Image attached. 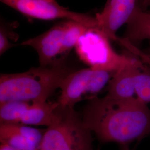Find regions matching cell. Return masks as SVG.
Listing matches in <instances>:
<instances>
[{
    "label": "cell",
    "instance_id": "6da1fadb",
    "mask_svg": "<svg viewBox=\"0 0 150 150\" xmlns=\"http://www.w3.org/2000/svg\"><path fill=\"white\" fill-rule=\"evenodd\" d=\"M81 117L86 127L103 142L127 145L150 134V109L136 97H96L89 100Z\"/></svg>",
    "mask_w": 150,
    "mask_h": 150
},
{
    "label": "cell",
    "instance_id": "7a4b0ae2",
    "mask_svg": "<svg viewBox=\"0 0 150 150\" xmlns=\"http://www.w3.org/2000/svg\"><path fill=\"white\" fill-rule=\"evenodd\" d=\"M75 70L66 56L51 64L40 65L24 72L1 74L0 104L17 101L46 102Z\"/></svg>",
    "mask_w": 150,
    "mask_h": 150
},
{
    "label": "cell",
    "instance_id": "3957f363",
    "mask_svg": "<svg viewBox=\"0 0 150 150\" xmlns=\"http://www.w3.org/2000/svg\"><path fill=\"white\" fill-rule=\"evenodd\" d=\"M39 150H94L92 132L74 108L59 104L52 122L43 132Z\"/></svg>",
    "mask_w": 150,
    "mask_h": 150
},
{
    "label": "cell",
    "instance_id": "277c9868",
    "mask_svg": "<svg viewBox=\"0 0 150 150\" xmlns=\"http://www.w3.org/2000/svg\"><path fill=\"white\" fill-rule=\"evenodd\" d=\"M110 39L98 28H89L75 46L79 58L94 70L115 73L137 58L117 53Z\"/></svg>",
    "mask_w": 150,
    "mask_h": 150
},
{
    "label": "cell",
    "instance_id": "5b68a950",
    "mask_svg": "<svg viewBox=\"0 0 150 150\" xmlns=\"http://www.w3.org/2000/svg\"><path fill=\"white\" fill-rule=\"evenodd\" d=\"M113 74L91 67L75 70L61 86V93L57 102L61 106L74 108L78 102L90 100L107 85Z\"/></svg>",
    "mask_w": 150,
    "mask_h": 150
},
{
    "label": "cell",
    "instance_id": "8992f818",
    "mask_svg": "<svg viewBox=\"0 0 150 150\" xmlns=\"http://www.w3.org/2000/svg\"><path fill=\"white\" fill-rule=\"evenodd\" d=\"M1 1L4 4L28 17L45 20H72L80 22L89 28H98L95 17L70 11L59 5L57 2L47 0Z\"/></svg>",
    "mask_w": 150,
    "mask_h": 150
},
{
    "label": "cell",
    "instance_id": "52a82bcc",
    "mask_svg": "<svg viewBox=\"0 0 150 150\" xmlns=\"http://www.w3.org/2000/svg\"><path fill=\"white\" fill-rule=\"evenodd\" d=\"M139 0H107L102 11L95 16L98 30L110 40L118 41L116 32L129 21Z\"/></svg>",
    "mask_w": 150,
    "mask_h": 150
},
{
    "label": "cell",
    "instance_id": "ba28073f",
    "mask_svg": "<svg viewBox=\"0 0 150 150\" xmlns=\"http://www.w3.org/2000/svg\"><path fill=\"white\" fill-rule=\"evenodd\" d=\"M65 22L57 23L43 33L21 43L36 51L40 66L51 64L61 55Z\"/></svg>",
    "mask_w": 150,
    "mask_h": 150
},
{
    "label": "cell",
    "instance_id": "9c48e42d",
    "mask_svg": "<svg viewBox=\"0 0 150 150\" xmlns=\"http://www.w3.org/2000/svg\"><path fill=\"white\" fill-rule=\"evenodd\" d=\"M43 132L21 123H1L0 141L16 150H39Z\"/></svg>",
    "mask_w": 150,
    "mask_h": 150
},
{
    "label": "cell",
    "instance_id": "30bf717a",
    "mask_svg": "<svg viewBox=\"0 0 150 150\" xmlns=\"http://www.w3.org/2000/svg\"><path fill=\"white\" fill-rule=\"evenodd\" d=\"M144 66L142 62L136 59L115 72L108 83L107 95L122 99L135 97L134 76L137 70Z\"/></svg>",
    "mask_w": 150,
    "mask_h": 150
},
{
    "label": "cell",
    "instance_id": "8fae6325",
    "mask_svg": "<svg viewBox=\"0 0 150 150\" xmlns=\"http://www.w3.org/2000/svg\"><path fill=\"white\" fill-rule=\"evenodd\" d=\"M58 105L57 102H28L20 123L48 127L53 121L54 111Z\"/></svg>",
    "mask_w": 150,
    "mask_h": 150
},
{
    "label": "cell",
    "instance_id": "7c38bea8",
    "mask_svg": "<svg viewBox=\"0 0 150 150\" xmlns=\"http://www.w3.org/2000/svg\"><path fill=\"white\" fill-rule=\"evenodd\" d=\"M124 38L132 44L150 40V13L142 9L139 4L126 23Z\"/></svg>",
    "mask_w": 150,
    "mask_h": 150
},
{
    "label": "cell",
    "instance_id": "4fadbf2b",
    "mask_svg": "<svg viewBox=\"0 0 150 150\" xmlns=\"http://www.w3.org/2000/svg\"><path fill=\"white\" fill-rule=\"evenodd\" d=\"M89 27L79 22L66 20L62 40L61 57L66 56Z\"/></svg>",
    "mask_w": 150,
    "mask_h": 150
},
{
    "label": "cell",
    "instance_id": "5bb4252c",
    "mask_svg": "<svg viewBox=\"0 0 150 150\" xmlns=\"http://www.w3.org/2000/svg\"><path fill=\"white\" fill-rule=\"evenodd\" d=\"M28 101H10L0 104L1 123H20Z\"/></svg>",
    "mask_w": 150,
    "mask_h": 150
},
{
    "label": "cell",
    "instance_id": "9a60e30c",
    "mask_svg": "<svg viewBox=\"0 0 150 150\" xmlns=\"http://www.w3.org/2000/svg\"><path fill=\"white\" fill-rule=\"evenodd\" d=\"M136 97L142 102H150V70L145 66L139 69L134 76Z\"/></svg>",
    "mask_w": 150,
    "mask_h": 150
},
{
    "label": "cell",
    "instance_id": "2e32d148",
    "mask_svg": "<svg viewBox=\"0 0 150 150\" xmlns=\"http://www.w3.org/2000/svg\"><path fill=\"white\" fill-rule=\"evenodd\" d=\"M11 33L7 31L4 25H1L0 29V55L3 54L8 51L9 49L14 46V45L10 41L9 38Z\"/></svg>",
    "mask_w": 150,
    "mask_h": 150
},
{
    "label": "cell",
    "instance_id": "e0dca14e",
    "mask_svg": "<svg viewBox=\"0 0 150 150\" xmlns=\"http://www.w3.org/2000/svg\"><path fill=\"white\" fill-rule=\"evenodd\" d=\"M139 5L142 9L146 10L150 8V0H139Z\"/></svg>",
    "mask_w": 150,
    "mask_h": 150
},
{
    "label": "cell",
    "instance_id": "ac0fdd59",
    "mask_svg": "<svg viewBox=\"0 0 150 150\" xmlns=\"http://www.w3.org/2000/svg\"><path fill=\"white\" fill-rule=\"evenodd\" d=\"M0 150H16L14 149L13 148L11 147L10 146L8 145H5V144H1L0 146Z\"/></svg>",
    "mask_w": 150,
    "mask_h": 150
},
{
    "label": "cell",
    "instance_id": "d6986e66",
    "mask_svg": "<svg viewBox=\"0 0 150 150\" xmlns=\"http://www.w3.org/2000/svg\"><path fill=\"white\" fill-rule=\"evenodd\" d=\"M146 54V57L145 58V62H147L148 63H150V46L147 49V54Z\"/></svg>",
    "mask_w": 150,
    "mask_h": 150
},
{
    "label": "cell",
    "instance_id": "ffe728a7",
    "mask_svg": "<svg viewBox=\"0 0 150 150\" xmlns=\"http://www.w3.org/2000/svg\"><path fill=\"white\" fill-rule=\"evenodd\" d=\"M120 150H131L127 145H123Z\"/></svg>",
    "mask_w": 150,
    "mask_h": 150
},
{
    "label": "cell",
    "instance_id": "44dd1931",
    "mask_svg": "<svg viewBox=\"0 0 150 150\" xmlns=\"http://www.w3.org/2000/svg\"><path fill=\"white\" fill-rule=\"evenodd\" d=\"M49 1H51V2H56V0H47Z\"/></svg>",
    "mask_w": 150,
    "mask_h": 150
}]
</instances>
